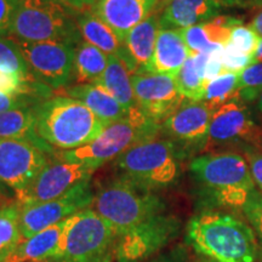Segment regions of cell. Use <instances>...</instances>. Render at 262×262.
Wrapping results in <instances>:
<instances>
[{
    "mask_svg": "<svg viewBox=\"0 0 262 262\" xmlns=\"http://www.w3.org/2000/svg\"><path fill=\"white\" fill-rule=\"evenodd\" d=\"M35 133L57 148L71 150L89 145L106 130V125L81 101L55 96L34 106Z\"/></svg>",
    "mask_w": 262,
    "mask_h": 262,
    "instance_id": "obj_1",
    "label": "cell"
},
{
    "mask_svg": "<svg viewBox=\"0 0 262 262\" xmlns=\"http://www.w3.org/2000/svg\"><path fill=\"white\" fill-rule=\"evenodd\" d=\"M187 237L198 253L215 262H254L257 255L253 229L228 214L194 216L188 222Z\"/></svg>",
    "mask_w": 262,
    "mask_h": 262,
    "instance_id": "obj_2",
    "label": "cell"
},
{
    "mask_svg": "<svg viewBox=\"0 0 262 262\" xmlns=\"http://www.w3.org/2000/svg\"><path fill=\"white\" fill-rule=\"evenodd\" d=\"M90 209L112 227L116 238L131 233L165 214V205L158 195L125 176L98 189Z\"/></svg>",
    "mask_w": 262,
    "mask_h": 262,
    "instance_id": "obj_3",
    "label": "cell"
},
{
    "mask_svg": "<svg viewBox=\"0 0 262 262\" xmlns=\"http://www.w3.org/2000/svg\"><path fill=\"white\" fill-rule=\"evenodd\" d=\"M162 131V124L146 116L139 107L131 108L126 117L106 127L89 145L60 153L66 162L81 163L97 170L104 163L117 159L140 143L155 140Z\"/></svg>",
    "mask_w": 262,
    "mask_h": 262,
    "instance_id": "obj_4",
    "label": "cell"
},
{
    "mask_svg": "<svg viewBox=\"0 0 262 262\" xmlns=\"http://www.w3.org/2000/svg\"><path fill=\"white\" fill-rule=\"evenodd\" d=\"M77 11L57 0H19L10 34L25 41H61L78 45L83 40Z\"/></svg>",
    "mask_w": 262,
    "mask_h": 262,
    "instance_id": "obj_5",
    "label": "cell"
},
{
    "mask_svg": "<svg viewBox=\"0 0 262 262\" xmlns=\"http://www.w3.org/2000/svg\"><path fill=\"white\" fill-rule=\"evenodd\" d=\"M189 169L219 204L242 208L250 201L255 182L247 160L238 153H210L196 157Z\"/></svg>",
    "mask_w": 262,
    "mask_h": 262,
    "instance_id": "obj_6",
    "label": "cell"
},
{
    "mask_svg": "<svg viewBox=\"0 0 262 262\" xmlns=\"http://www.w3.org/2000/svg\"><path fill=\"white\" fill-rule=\"evenodd\" d=\"M123 175L150 191L171 185L179 176L176 147L168 140H150L127 149L116 159Z\"/></svg>",
    "mask_w": 262,
    "mask_h": 262,
    "instance_id": "obj_7",
    "label": "cell"
},
{
    "mask_svg": "<svg viewBox=\"0 0 262 262\" xmlns=\"http://www.w3.org/2000/svg\"><path fill=\"white\" fill-rule=\"evenodd\" d=\"M114 232L93 209L70 217L63 257L71 262H113Z\"/></svg>",
    "mask_w": 262,
    "mask_h": 262,
    "instance_id": "obj_8",
    "label": "cell"
},
{
    "mask_svg": "<svg viewBox=\"0 0 262 262\" xmlns=\"http://www.w3.org/2000/svg\"><path fill=\"white\" fill-rule=\"evenodd\" d=\"M14 38V37H12ZM35 79L52 90L73 80L77 45L61 41H25L14 38Z\"/></svg>",
    "mask_w": 262,
    "mask_h": 262,
    "instance_id": "obj_9",
    "label": "cell"
},
{
    "mask_svg": "<svg viewBox=\"0 0 262 262\" xmlns=\"http://www.w3.org/2000/svg\"><path fill=\"white\" fill-rule=\"evenodd\" d=\"M47 150L24 140H0V182L24 196L50 163Z\"/></svg>",
    "mask_w": 262,
    "mask_h": 262,
    "instance_id": "obj_10",
    "label": "cell"
},
{
    "mask_svg": "<svg viewBox=\"0 0 262 262\" xmlns=\"http://www.w3.org/2000/svg\"><path fill=\"white\" fill-rule=\"evenodd\" d=\"M94 195L90 180H86L52 201L27 206L19 204V229L24 241L39 233L42 229L62 222L77 212L90 208Z\"/></svg>",
    "mask_w": 262,
    "mask_h": 262,
    "instance_id": "obj_11",
    "label": "cell"
},
{
    "mask_svg": "<svg viewBox=\"0 0 262 262\" xmlns=\"http://www.w3.org/2000/svg\"><path fill=\"white\" fill-rule=\"evenodd\" d=\"M136 106L156 122L163 123L185 102L176 77L140 71L131 75Z\"/></svg>",
    "mask_w": 262,
    "mask_h": 262,
    "instance_id": "obj_12",
    "label": "cell"
},
{
    "mask_svg": "<svg viewBox=\"0 0 262 262\" xmlns=\"http://www.w3.org/2000/svg\"><path fill=\"white\" fill-rule=\"evenodd\" d=\"M234 142H248L262 149V129L237 94L212 114L206 148Z\"/></svg>",
    "mask_w": 262,
    "mask_h": 262,
    "instance_id": "obj_13",
    "label": "cell"
},
{
    "mask_svg": "<svg viewBox=\"0 0 262 262\" xmlns=\"http://www.w3.org/2000/svg\"><path fill=\"white\" fill-rule=\"evenodd\" d=\"M180 222L162 214L136 231L114 239V261L140 262L159 251L178 234Z\"/></svg>",
    "mask_w": 262,
    "mask_h": 262,
    "instance_id": "obj_14",
    "label": "cell"
},
{
    "mask_svg": "<svg viewBox=\"0 0 262 262\" xmlns=\"http://www.w3.org/2000/svg\"><path fill=\"white\" fill-rule=\"evenodd\" d=\"M95 171L96 170L81 163L50 162L17 202L22 206H27L56 199L78 183L90 180Z\"/></svg>",
    "mask_w": 262,
    "mask_h": 262,
    "instance_id": "obj_15",
    "label": "cell"
},
{
    "mask_svg": "<svg viewBox=\"0 0 262 262\" xmlns=\"http://www.w3.org/2000/svg\"><path fill=\"white\" fill-rule=\"evenodd\" d=\"M215 111L203 101L183 102L162 124V130L172 140L186 145H206Z\"/></svg>",
    "mask_w": 262,
    "mask_h": 262,
    "instance_id": "obj_16",
    "label": "cell"
},
{
    "mask_svg": "<svg viewBox=\"0 0 262 262\" xmlns=\"http://www.w3.org/2000/svg\"><path fill=\"white\" fill-rule=\"evenodd\" d=\"M160 0H97L93 11L125 41L133 28L158 9Z\"/></svg>",
    "mask_w": 262,
    "mask_h": 262,
    "instance_id": "obj_17",
    "label": "cell"
},
{
    "mask_svg": "<svg viewBox=\"0 0 262 262\" xmlns=\"http://www.w3.org/2000/svg\"><path fill=\"white\" fill-rule=\"evenodd\" d=\"M160 29L159 14L156 10L126 35L123 48L117 56L125 64L131 75L140 71H148Z\"/></svg>",
    "mask_w": 262,
    "mask_h": 262,
    "instance_id": "obj_18",
    "label": "cell"
},
{
    "mask_svg": "<svg viewBox=\"0 0 262 262\" xmlns=\"http://www.w3.org/2000/svg\"><path fill=\"white\" fill-rule=\"evenodd\" d=\"M70 217L25 239L6 262H38L51 257H63Z\"/></svg>",
    "mask_w": 262,
    "mask_h": 262,
    "instance_id": "obj_19",
    "label": "cell"
},
{
    "mask_svg": "<svg viewBox=\"0 0 262 262\" xmlns=\"http://www.w3.org/2000/svg\"><path fill=\"white\" fill-rule=\"evenodd\" d=\"M221 6L212 0H164L158 11L162 29H185L220 16Z\"/></svg>",
    "mask_w": 262,
    "mask_h": 262,
    "instance_id": "obj_20",
    "label": "cell"
},
{
    "mask_svg": "<svg viewBox=\"0 0 262 262\" xmlns=\"http://www.w3.org/2000/svg\"><path fill=\"white\" fill-rule=\"evenodd\" d=\"M243 24L231 16H217L211 21L180 29L181 35L192 55L199 52H214L225 48L235 26Z\"/></svg>",
    "mask_w": 262,
    "mask_h": 262,
    "instance_id": "obj_21",
    "label": "cell"
},
{
    "mask_svg": "<svg viewBox=\"0 0 262 262\" xmlns=\"http://www.w3.org/2000/svg\"><path fill=\"white\" fill-rule=\"evenodd\" d=\"M191 56L180 29H160L148 71L176 77Z\"/></svg>",
    "mask_w": 262,
    "mask_h": 262,
    "instance_id": "obj_22",
    "label": "cell"
},
{
    "mask_svg": "<svg viewBox=\"0 0 262 262\" xmlns=\"http://www.w3.org/2000/svg\"><path fill=\"white\" fill-rule=\"evenodd\" d=\"M70 97L83 102L107 127L123 119L129 111L112 95L96 84H75L66 90Z\"/></svg>",
    "mask_w": 262,
    "mask_h": 262,
    "instance_id": "obj_23",
    "label": "cell"
},
{
    "mask_svg": "<svg viewBox=\"0 0 262 262\" xmlns=\"http://www.w3.org/2000/svg\"><path fill=\"white\" fill-rule=\"evenodd\" d=\"M0 140L29 141L52 153V148L35 133L34 106L0 113Z\"/></svg>",
    "mask_w": 262,
    "mask_h": 262,
    "instance_id": "obj_24",
    "label": "cell"
},
{
    "mask_svg": "<svg viewBox=\"0 0 262 262\" xmlns=\"http://www.w3.org/2000/svg\"><path fill=\"white\" fill-rule=\"evenodd\" d=\"M77 24L83 40L102 50L107 55H117L123 48L116 32L95 14L93 10L78 12Z\"/></svg>",
    "mask_w": 262,
    "mask_h": 262,
    "instance_id": "obj_25",
    "label": "cell"
},
{
    "mask_svg": "<svg viewBox=\"0 0 262 262\" xmlns=\"http://www.w3.org/2000/svg\"><path fill=\"white\" fill-rule=\"evenodd\" d=\"M95 84L107 90L127 111L136 106L131 74L117 55H108L106 71Z\"/></svg>",
    "mask_w": 262,
    "mask_h": 262,
    "instance_id": "obj_26",
    "label": "cell"
},
{
    "mask_svg": "<svg viewBox=\"0 0 262 262\" xmlns=\"http://www.w3.org/2000/svg\"><path fill=\"white\" fill-rule=\"evenodd\" d=\"M108 64V55L81 40L75 48L74 77L77 84H95L102 77Z\"/></svg>",
    "mask_w": 262,
    "mask_h": 262,
    "instance_id": "obj_27",
    "label": "cell"
},
{
    "mask_svg": "<svg viewBox=\"0 0 262 262\" xmlns=\"http://www.w3.org/2000/svg\"><path fill=\"white\" fill-rule=\"evenodd\" d=\"M19 217L21 205L17 201L8 203L0 209V262H6L24 241L19 229Z\"/></svg>",
    "mask_w": 262,
    "mask_h": 262,
    "instance_id": "obj_28",
    "label": "cell"
},
{
    "mask_svg": "<svg viewBox=\"0 0 262 262\" xmlns=\"http://www.w3.org/2000/svg\"><path fill=\"white\" fill-rule=\"evenodd\" d=\"M0 70L18 74L27 81L38 80L32 74L21 49L11 35H0Z\"/></svg>",
    "mask_w": 262,
    "mask_h": 262,
    "instance_id": "obj_29",
    "label": "cell"
},
{
    "mask_svg": "<svg viewBox=\"0 0 262 262\" xmlns=\"http://www.w3.org/2000/svg\"><path fill=\"white\" fill-rule=\"evenodd\" d=\"M239 85V73L225 72L216 79L206 84L205 96L203 102L210 106L212 110H219L222 104L228 102L237 94Z\"/></svg>",
    "mask_w": 262,
    "mask_h": 262,
    "instance_id": "obj_30",
    "label": "cell"
},
{
    "mask_svg": "<svg viewBox=\"0 0 262 262\" xmlns=\"http://www.w3.org/2000/svg\"><path fill=\"white\" fill-rule=\"evenodd\" d=\"M176 81L180 93L189 101H203L205 96L206 81L199 75L196 71L193 56H189L187 61L176 75Z\"/></svg>",
    "mask_w": 262,
    "mask_h": 262,
    "instance_id": "obj_31",
    "label": "cell"
},
{
    "mask_svg": "<svg viewBox=\"0 0 262 262\" xmlns=\"http://www.w3.org/2000/svg\"><path fill=\"white\" fill-rule=\"evenodd\" d=\"M262 93V62L239 72L237 95L243 102H253Z\"/></svg>",
    "mask_w": 262,
    "mask_h": 262,
    "instance_id": "obj_32",
    "label": "cell"
},
{
    "mask_svg": "<svg viewBox=\"0 0 262 262\" xmlns=\"http://www.w3.org/2000/svg\"><path fill=\"white\" fill-rule=\"evenodd\" d=\"M261 38L255 33L250 26L243 24L235 26L231 32L228 44L226 47L233 49V50L241 52L244 55H254L256 51Z\"/></svg>",
    "mask_w": 262,
    "mask_h": 262,
    "instance_id": "obj_33",
    "label": "cell"
},
{
    "mask_svg": "<svg viewBox=\"0 0 262 262\" xmlns=\"http://www.w3.org/2000/svg\"><path fill=\"white\" fill-rule=\"evenodd\" d=\"M221 60L226 72H239L256 63L254 55H244L233 50V49L225 47L221 52Z\"/></svg>",
    "mask_w": 262,
    "mask_h": 262,
    "instance_id": "obj_34",
    "label": "cell"
},
{
    "mask_svg": "<svg viewBox=\"0 0 262 262\" xmlns=\"http://www.w3.org/2000/svg\"><path fill=\"white\" fill-rule=\"evenodd\" d=\"M39 101L41 100L32 96H27V95H9L0 93V113L17 110V108L33 107Z\"/></svg>",
    "mask_w": 262,
    "mask_h": 262,
    "instance_id": "obj_35",
    "label": "cell"
},
{
    "mask_svg": "<svg viewBox=\"0 0 262 262\" xmlns=\"http://www.w3.org/2000/svg\"><path fill=\"white\" fill-rule=\"evenodd\" d=\"M19 0H0V35H9Z\"/></svg>",
    "mask_w": 262,
    "mask_h": 262,
    "instance_id": "obj_36",
    "label": "cell"
},
{
    "mask_svg": "<svg viewBox=\"0 0 262 262\" xmlns=\"http://www.w3.org/2000/svg\"><path fill=\"white\" fill-rule=\"evenodd\" d=\"M245 160L250 169L251 178L262 191V152L257 149H245Z\"/></svg>",
    "mask_w": 262,
    "mask_h": 262,
    "instance_id": "obj_37",
    "label": "cell"
},
{
    "mask_svg": "<svg viewBox=\"0 0 262 262\" xmlns=\"http://www.w3.org/2000/svg\"><path fill=\"white\" fill-rule=\"evenodd\" d=\"M222 50H224V48L220 49V50L211 52L210 54V57H209L208 63L205 66V72H204V79L206 83L216 79V78L220 77L221 74H224L226 72L221 60Z\"/></svg>",
    "mask_w": 262,
    "mask_h": 262,
    "instance_id": "obj_38",
    "label": "cell"
},
{
    "mask_svg": "<svg viewBox=\"0 0 262 262\" xmlns=\"http://www.w3.org/2000/svg\"><path fill=\"white\" fill-rule=\"evenodd\" d=\"M244 208L250 221L262 237V199H250Z\"/></svg>",
    "mask_w": 262,
    "mask_h": 262,
    "instance_id": "obj_39",
    "label": "cell"
},
{
    "mask_svg": "<svg viewBox=\"0 0 262 262\" xmlns=\"http://www.w3.org/2000/svg\"><path fill=\"white\" fill-rule=\"evenodd\" d=\"M57 2H60L67 8L74 10V11L83 12L88 11V10H93L97 0H57Z\"/></svg>",
    "mask_w": 262,
    "mask_h": 262,
    "instance_id": "obj_40",
    "label": "cell"
},
{
    "mask_svg": "<svg viewBox=\"0 0 262 262\" xmlns=\"http://www.w3.org/2000/svg\"><path fill=\"white\" fill-rule=\"evenodd\" d=\"M221 8H245L244 0H212Z\"/></svg>",
    "mask_w": 262,
    "mask_h": 262,
    "instance_id": "obj_41",
    "label": "cell"
},
{
    "mask_svg": "<svg viewBox=\"0 0 262 262\" xmlns=\"http://www.w3.org/2000/svg\"><path fill=\"white\" fill-rule=\"evenodd\" d=\"M249 26H250L258 37L262 39V9H260V11L254 16L253 21H251V24Z\"/></svg>",
    "mask_w": 262,
    "mask_h": 262,
    "instance_id": "obj_42",
    "label": "cell"
},
{
    "mask_svg": "<svg viewBox=\"0 0 262 262\" xmlns=\"http://www.w3.org/2000/svg\"><path fill=\"white\" fill-rule=\"evenodd\" d=\"M245 8L262 9V0H244Z\"/></svg>",
    "mask_w": 262,
    "mask_h": 262,
    "instance_id": "obj_43",
    "label": "cell"
},
{
    "mask_svg": "<svg viewBox=\"0 0 262 262\" xmlns=\"http://www.w3.org/2000/svg\"><path fill=\"white\" fill-rule=\"evenodd\" d=\"M10 195H11V189H10L8 186H5L4 183L0 182V196L8 199Z\"/></svg>",
    "mask_w": 262,
    "mask_h": 262,
    "instance_id": "obj_44",
    "label": "cell"
},
{
    "mask_svg": "<svg viewBox=\"0 0 262 262\" xmlns=\"http://www.w3.org/2000/svg\"><path fill=\"white\" fill-rule=\"evenodd\" d=\"M254 57L256 62H262V39L258 42V47L256 49V51L254 52Z\"/></svg>",
    "mask_w": 262,
    "mask_h": 262,
    "instance_id": "obj_45",
    "label": "cell"
},
{
    "mask_svg": "<svg viewBox=\"0 0 262 262\" xmlns=\"http://www.w3.org/2000/svg\"><path fill=\"white\" fill-rule=\"evenodd\" d=\"M38 262H71V261H68L66 257H51V258H47V260L38 261Z\"/></svg>",
    "mask_w": 262,
    "mask_h": 262,
    "instance_id": "obj_46",
    "label": "cell"
},
{
    "mask_svg": "<svg viewBox=\"0 0 262 262\" xmlns=\"http://www.w3.org/2000/svg\"><path fill=\"white\" fill-rule=\"evenodd\" d=\"M257 110H258V112L262 114V93L257 98Z\"/></svg>",
    "mask_w": 262,
    "mask_h": 262,
    "instance_id": "obj_47",
    "label": "cell"
},
{
    "mask_svg": "<svg viewBox=\"0 0 262 262\" xmlns=\"http://www.w3.org/2000/svg\"><path fill=\"white\" fill-rule=\"evenodd\" d=\"M150 262H179L175 260H169V258H157L155 261H150Z\"/></svg>",
    "mask_w": 262,
    "mask_h": 262,
    "instance_id": "obj_48",
    "label": "cell"
},
{
    "mask_svg": "<svg viewBox=\"0 0 262 262\" xmlns=\"http://www.w3.org/2000/svg\"><path fill=\"white\" fill-rule=\"evenodd\" d=\"M6 201H8V199L3 198V196H0V209H2L4 205L8 204V203H6Z\"/></svg>",
    "mask_w": 262,
    "mask_h": 262,
    "instance_id": "obj_49",
    "label": "cell"
},
{
    "mask_svg": "<svg viewBox=\"0 0 262 262\" xmlns=\"http://www.w3.org/2000/svg\"><path fill=\"white\" fill-rule=\"evenodd\" d=\"M208 262H215V261H212V260H209Z\"/></svg>",
    "mask_w": 262,
    "mask_h": 262,
    "instance_id": "obj_50",
    "label": "cell"
}]
</instances>
